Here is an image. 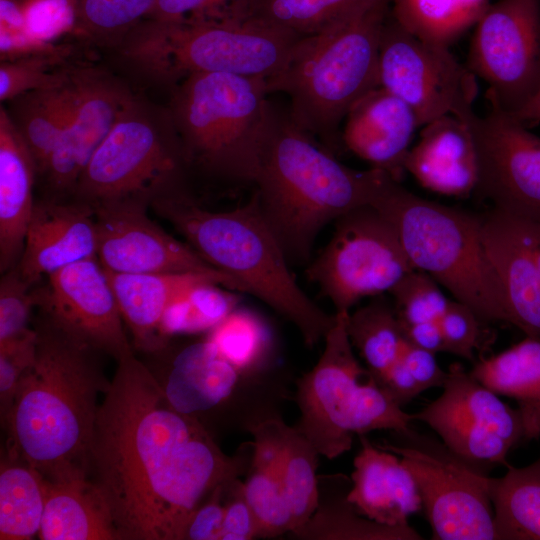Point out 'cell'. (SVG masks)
<instances>
[{
  "label": "cell",
  "mask_w": 540,
  "mask_h": 540,
  "mask_svg": "<svg viewBox=\"0 0 540 540\" xmlns=\"http://www.w3.org/2000/svg\"><path fill=\"white\" fill-rule=\"evenodd\" d=\"M334 223L330 240L306 273L335 312H350L363 298L389 293L415 270L395 228L371 204L347 212Z\"/></svg>",
  "instance_id": "10"
},
{
  "label": "cell",
  "mask_w": 540,
  "mask_h": 540,
  "mask_svg": "<svg viewBox=\"0 0 540 540\" xmlns=\"http://www.w3.org/2000/svg\"><path fill=\"white\" fill-rule=\"evenodd\" d=\"M93 207L97 225V259L106 271L128 274L193 272L229 276L207 263L186 242L174 238L156 224L147 215L148 204L117 201Z\"/></svg>",
  "instance_id": "19"
},
{
  "label": "cell",
  "mask_w": 540,
  "mask_h": 540,
  "mask_svg": "<svg viewBox=\"0 0 540 540\" xmlns=\"http://www.w3.org/2000/svg\"><path fill=\"white\" fill-rule=\"evenodd\" d=\"M36 295L41 316L77 343L116 361L134 352L106 270L97 257L49 275L44 286L36 287Z\"/></svg>",
  "instance_id": "17"
},
{
  "label": "cell",
  "mask_w": 540,
  "mask_h": 540,
  "mask_svg": "<svg viewBox=\"0 0 540 540\" xmlns=\"http://www.w3.org/2000/svg\"><path fill=\"white\" fill-rule=\"evenodd\" d=\"M289 428L279 418H268L251 424L248 427L253 436L250 467L280 476Z\"/></svg>",
  "instance_id": "48"
},
{
  "label": "cell",
  "mask_w": 540,
  "mask_h": 540,
  "mask_svg": "<svg viewBox=\"0 0 540 540\" xmlns=\"http://www.w3.org/2000/svg\"><path fill=\"white\" fill-rule=\"evenodd\" d=\"M267 82L196 72L172 86L167 107L188 168L253 184L270 107Z\"/></svg>",
  "instance_id": "7"
},
{
  "label": "cell",
  "mask_w": 540,
  "mask_h": 540,
  "mask_svg": "<svg viewBox=\"0 0 540 540\" xmlns=\"http://www.w3.org/2000/svg\"><path fill=\"white\" fill-rule=\"evenodd\" d=\"M468 69L491 106L514 115L540 87V0H499L475 25Z\"/></svg>",
  "instance_id": "14"
},
{
  "label": "cell",
  "mask_w": 540,
  "mask_h": 540,
  "mask_svg": "<svg viewBox=\"0 0 540 540\" xmlns=\"http://www.w3.org/2000/svg\"><path fill=\"white\" fill-rule=\"evenodd\" d=\"M26 31L34 38L56 43L64 36H75L76 0H20Z\"/></svg>",
  "instance_id": "46"
},
{
  "label": "cell",
  "mask_w": 540,
  "mask_h": 540,
  "mask_svg": "<svg viewBox=\"0 0 540 540\" xmlns=\"http://www.w3.org/2000/svg\"><path fill=\"white\" fill-rule=\"evenodd\" d=\"M395 228L415 269L484 322H505L504 294L487 256L481 216L423 199L386 174L371 202Z\"/></svg>",
  "instance_id": "6"
},
{
  "label": "cell",
  "mask_w": 540,
  "mask_h": 540,
  "mask_svg": "<svg viewBox=\"0 0 540 540\" xmlns=\"http://www.w3.org/2000/svg\"><path fill=\"white\" fill-rule=\"evenodd\" d=\"M342 144L357 157L387 172L400 182L415 129L419 126L411 107L377 87L361 97L345 117Z\"/></svg>",
  "instance_id": "22"
},
{
  "label": "cell",
  "mask_w": 540,
  "mask_h": 540,
  "mask_svg": "<svg viewBox=\"0 0 540 540\" xmlns=\"http://www.w3.org/2000/svg\"><path fill=\"white\" fill-rule=\"evenodd\" d=\"M373 378L379 387L400 407L422 393L417 381L400 356L387 369Z\"/></svg>",
  "instance_id": "54"
},
{
  "label": "cell",
  "mask_w": 540,
  "mask_h": 540,
  "mask_svg": "<svg viewBox=\"0 0 540 540\" xmlns=\"http://www.w3.org/2000/svg\"><path fill=\"white\" fill-rule=\"evenodd\" d=\"M36 306V285L27 282L16 266L4 272L0 280V344L16 340L33 329L29 322Z\"/></svg>",
  "instance_id": "45"
},
{
  "label": "cell",
  "mask_w": 540,
  "mask_h": 540,
  "mask_svg": "<svg viewBox=\"0 0 540 540\" xmlns=\"http://www.w3.org/2000/svg\"><path fill=\"white\" fill-rule=\"evenodd\" d=\"M482 240L504 294L506 323L540 339V221L492 208Z\"/></svg>",
  "instance_id": "20"
},
{
  "label": "cell",
  "mask_w": 540,
  "mask_h": 540,
  "mask_svg": "<svg viewBox=\"0 0 540 540\" xmlns=\"http://www.w3.org/2000/svg\"><path fill=\"white\" fill-rule=\"evenodd\" d=\"M206 340L240 374L258 367L270 347L265 322L253 311L238 307L209 331Z\"/></svg>",
  "instance_id": "40"
},
{
  "label": "cell",
  "mask_w": 540,
  "mask_h": 540,
  "mask_svg": "<svg viewBox=\"0 0 540 540\" xmlns=\"http://www.w3.org/2000/svg\"><path fill=\"white\" fill-rule=\"evenodd\" d=\"M351 478L345 474L318 475V505L309 520L290 533L301 540H422L411 525L390 526L358 512L349 501Z\"/></svg>",
  "instance_id": "29"
},
{
  "label": "cell",
  "mask_w": 540,
  "mask_h": 540,
  "mask_svg": "<svg viewBox=\"0 0 540 540\" xmlns=\"http://www.w3.org/2000/svg\"><path fill=\"white\" fill-rule=\"evenodd\" d=\"M386 174L342 164L270 102L254 194L289 261L306 262L327 224L371 204Z\"/></svg>",
  "instance_id": "3"
},
{
  "label": "cell",
  "mask_w": 540,
  "mask_h": 540,
  "mask_svg": "<svg viewBox=\"0 0 540 540\" xmlns=\"http://www.w3.org/2000/svg\"><path fill=\"white\" fill-rule=\"evenodd\" d=\"M398 443L377 444L397 454L412 473L433 540H495L494 509L487 478L444 444L413 431Z\"/></svg>",
  "instance_id": "11"
},
{
  "label": "cell",
  "mask_w": 540,
  "mask_h": 540,
  "mask_svg": "<svg viewBox=\"0 0 540 540\" xmlns=\"http://www.w3.org/2000/svg\"><path fill=\"white\" fill-rule=\"evenodd\" d=\"M117 362L100 402L88 478L104 496L118 540H184L189 519L216 487L243 473L201 423L176 411L133 353Z\"/></svg>",
  "instance_id": "1"
},
{
  "label": "cell",
  "mask_w": 540,
  "mask_h": 540,
  "mask_svg": "<svg viewBox=\"0 0 540 540\" xmlns=\"http://www.w3.org/2000/svg\"><path fill=\"white\" fill-rule=\"evenodd\" d=\"M470 373L497 395L515 400L525 439H540V339L526 336L495 355L481 356Z\"/></svg>",
  "instance_id": "30"
},
{
  "label": "cell",
  "mask_w": 540,
  "mask_h": 540,
  "mask_svg": "<svg viewBox=\"0 0 540 540\" xmlns=\"http://www.w3.org/2000/svg\"><path fill=\"white\" fill-rule=\"evenodd\" d=\"M230 482L216 487L195 510L186 526L184 540L220 539L225 512V496Z\"/></svg>",
  "instance_id": "51"
},
{
  "label": "cell",
  "mask_w": 540,
  "mask_h": 540,
  "mask_svg": "<svg viewBox=\"0 0 540 540\" xmlns=\"http://www.w3.org/2000/svg\"><path fill=\"white\" fill-rule=\"evenodd\" d=\"M243 492L257 520L259 538L280 536L294 529L293 515L279 475L251 467Z\"/></svg>",
  "instance_id": "42"
},
{
  "label": "cell",
  "mask_w": 540,
  "mask_h": 540,
  "mask_svg": "<svg viewBox=\"0 0 540 540\" xmlns=\"http://www.w3.org/2000/svg\"><path fill=\"white\" fill-rule=\"evenodd\" d=\"M348 313H334L321 356L297 381L300 419L293 427L330 460L352 447L364 387L361 380L370 373L355 356L346 329Z\"/></svg>",
  "instance_id": "15"
},
{
  "label": "cell",
  "mask_w": 540,
  "mask_h": 540,
  "mask_svg": "<svg viewBox=\"0 0 540 540\" xmlns=\"http://www.w3.org/2000/svg\"><path fill=\"white\" fill-rule=\"evenodd\" d=\"M155 1L76 0L74 37L99 46H117L148 17Z\"/></svg>",
  "instance_id": "38"
},
{
  "label": "cell",
  "mask_w": 540,
  "mask_h": 540,
  "mask_svg": "<svg viewBox=\"0 0 540 540\" xmlns=\"http://www.w3.org/2000/svg\"><path fill=\"white\" fill-rule=\"evenodd\" d=\"M392 0H367L314 35L301 39L284 70L267 81L283 92L289 115L302 131L334 153L340 124L351 107L379 87L381 31Z\"/></svg>",
  "instance_id": "5"
},
{
  "label": "cell",
  "mask_w": 540,
  "mask_h": 540,
  "mask_svg": "<svg viewBox=\"0 0 540 540\" xmlns=\"http://www.w3.org/2000/svg\"><path fill=\"white\" fill-rule=\"evenodd\" d=\"M97 257L94 207L73 198L44 197L35 202L24 247L15 265L37 285L73 263Z\"/></svg>",
  "instance_id": "21"
},
{
  "label": "cell",
  "mask_w": 540,
  "mask_h": 540,
  "mask_svg": "<svg viewBox=\"0 0 540 540\" xmlns=\"http://www.w3.org/2000/svg\"><path fill=\"white\" fill-rule=\"evenodd\" d=\"M361 449L354 458L349 501L359 513L378 523L408 526L411 515L423 509L417 483L401 458L359 435Z\"/></svg>",
  "instance_id": "24"
},
{
  "label": "cell",
  "mask_w": 540,
  "mask_h": 540,
  "mask_svg": "<svg viewBox=\"0 0 540 540\" xmlns=\"http://www.w3.org/2000/svg\"><path fill=\"white\" fill-rule=\"evenodd\" d=\"M404 168L421 186L439 194L463 197L475 191L477 159L467 124L451 114L425 124Z\"/></svg>",
  "instance_id": "25"
},
{
  "label": "cell",
  "mask_w": 540,
  "mask_h": 540,
  "mask_svg": "<svg viewBox=\"0 0 540 540\" xmlns=\"http://www.w3.org/2000/svg\"><path fill=\"white\" fill-rule=\"evenodd\" d=\"M401 327L405 340L410 344L434 354L445 352V341L439 321L401 324Z\"/></svg>",
  "instance_id": "55"
},
{
  "label": "cell",
  "mask_w": 540,
  "mask_h": 540,
  "mask_svg": "<svg viewBox=\"0 0 540 540\" xmlns=\"http://www.w3.org/2000/svg\"><path fill=\"white\" fill-rule=\"evenodd\" d=\"M41 540H118L109 506L89 478H44Z\"/></svg>",
  "instance_id": "28"
},
{
  "label": "cell",
  "mask_w": 540,
  "mask_h": 540,
  "mask_svg": "<svg viewBox=\"0 0 540 540\" xmlns=\"http://www.w3.org/2000/svg\"><path fill=\"white\" fill-rule=\"evenodd\" d=\"M134 349L156 354L169 345L160 331L169 304L191 286L209 281L243 292L239 282L226 275L206 273L128 274L106 271ZM244 293V292H243Z\"/></svg>",
  "instance_id": "23"
},
{
  "label": "cell",
  "mask_w": 540,
  "mask_h": 540,
  "mask_svg": "<svg viewBox=\"0 0 540 540\" xmlns=\"http://www.w3.org/2000/svg\"><path fill=\"white\" fill-rule=\"evenodd\" d=\"M36 345L37 332L34 327L26 335L0 344V407L2 419L10 408L22 373L34 360Z\"/></svg>",
  "instance_id": "47"
},
{
  "label": "cell",
  "mask_w": 540,
  "mask_h": 540,
  "mask_svg": "<svg viewBox=\"0 0 540 540\" xmlns=\"http://www.w3.org/2000/svg\"><path fill=\"white\" fill-rule=\"evenodd\" d=\"M71 53V49L57 43H47L32 37L26 29L0 28L1 61L43 55Z\"/></svg>",
  "instance_id": "52"
},
{
  "label": "cell",
  "mask_w": 540,
  "mask_h": 540,
  "mask_svg": "<svg viewBox=\"0 0 540 540\" xmlns=\"http://www.w3.org/2000/svg\"><path fill=\"white\" fill-rule=\"evenodd\" d=\"M319 456L309 440L290 426L280 478L293 515L294 529L291 532L303 526L317 508Z\"/></svg>",
  "instance_id": "39"
},
{
  "label": "cell",
  "mask_w": 540,
  "mask_h": 540,
  "mask_svg": "<svg viewBox=\"0 0 540 540\" xmlns=\"http://www.w3.org/2000/svg\"><path fill=\"white\" fill-rule=\"evenodd\" d=\"M378 73L379 87L408 104L419 126L448 114L462 118L478 92L475 75L447 46L416 37L391 11L381 31Z\"/></svg>",
  "instance_id": "13"
},
{
  "label": "cell",
  "mask_w": 540,
  "mask_h": 540,
  "mask_svg": "<svg viewBox=\"0 0 540 540\" xmlns=\"http://www.w3.org/2000/svg\"><path fill=\"white\" fill-rule=\"evenodd\" d=\"M445 341V352L464 358L473 364L475 351H484L494 341L486 324L467 305L450 300L439 319Z\"/></svg>",
  "instance_id": "44"
},
{
  "label": "cell",
  "mask_w": 540,
  "mask_h": 540,
  "mask_svg": "<svg viewBox=\"0 0 540 540\" xmlns=\"http://www.w3.org/2000/svg\"><path fill=\"white\" fill-rule=\"evenodd\" d=\"M505 467L502 477L487 478L495 540H540V457L524 467Z\"/></svg>",
  "instance_id": "31"
},
{
  "label": "cell",
  "mask_w": 540,
  "mask_h": 540,
  "mask_svg": "<svg viewBox=\"0 0 540 540\" xmlns=\"http://www.w3.org/2000/svg\"><path fill=\"white\" fill-rule=\"evenodd\" d=\"M400 358L407 366L422 392L433 387H442L447 371L438 365L435 354L416 347L405 340Z\"/></svg>",
  "instance_id": "53"
},
{
  "label": "cell",
  "mask_w": 540,
  "mask_h": 540,
  "mask_svg": "<svg viewBox=\"0 0 540 540\" xmlns=\"http://www.w3.org/2000/svg\"><path fill=\"white\" fill-rule=\"evenodd\" d=\"M36 353L22 373L2 420L7 456L50 481L88 478L89 451L100 402L109 387L94 350L43 316L34 326Z\"/></svg>",
  "instance_id": "2"
},
{
  "label": "cell",
  "mask_w": 540,
  "mask_h": 540,
  "mask_svg": "<svg viewBox=\"0 0 540 540\" xmlns=\"http://www.w3.org/2000/svg\"><path fill=\"white\" fill-rule=\"evenodd\" d=\"M513 116L526 127L540 122V87L531 100Z\"/></svg>",
  "instance_id": "56"
},
{
  "label": "cell",
  "mask_w": 540,
  "mask_h": 540,
  "mask_svg": "<svg viewBox=\"0 0 540 540\" xmlns=\"http://www.w3.org/2000/svg\"><path fill=\"white\" fill-rule=\"evenodd\" d=\"M72 114L39 175L49 198H71L91 157L134 94L108 72L72 66Z\"/></svg>",
  "instance_id": "18"
},
{
  "label": "cell",
  "mask_w": 540,
  "mask_h": 540,
  "mask_svg": "<svg viewBox=\"0 0 540 540\" xmlns=\"http://www.w3.org/2000/svg\"><path fill=\"white\" fill-rule=\"evenodd\" d=\"M460 119L475 146V192L494 209L540 221V138L498 107L484 117L472 109Z\"/></svg>",
  "instance_id": "16"
},
{
  "label": "cell",
  "mask_w": 540,
  "mask_h": 540,
  "mask_svg": "<svg viewBox=\"0 0 540 540\" xmlns=\"http://www.w3.org/2000/svg\"><path fill=\"white\" fill-rule=\"evenodd\" d=\"M189 168L168 109L133 96L84 169L71 198L96 206L187 188Z\"/></svg>",
  "instance_id": "9"
},
{
  "label": "cell",
  "mask_w": 540,
  "mask_h": 540,
  "mask_svg": "<svg viewBox=\"0 0 540 540\" xmlns=\"http://www.w3.org/2000/svg\"><path fill=\"white\" fill-rule=\"evenodd\" d=\"M302 38L229 17L176 24L146 19L120 46L131 61L172 86L196 72L228 73L267 82L284 70Z\"/></svg>",
  "instance_id": "8"
},
{
  "label": "cell",
  "mask_w": 540,
  "mask_h": 540,
  "mask_svg": "<svg viewBox=\"0 0 540 540\" xmlns=\"http://www.w3.org/2000/svg\"><path fill=\"white\" fill-rule=\"evenodd\" d=\"M489 0H392L391 14L416 37L449 47L476 25Z\"/></svg>",
  "instance_id": "35"
},
{
  "label": "cell",
  "mask_w": 540,
  "mask_h": 540,
  "mask_svg": "<svg viewBox=\"0 0 540 540\" xmlns=\"http://www.w3.org/2000/svg\"><path fill=\"white\" fill-rule=\"evenodd\" d=\"M367 0H237L223 17L306 37L321 32Z\"/></svg>",
  "instance_id": "33"
},
{
  "label": "cell",
  "mask_w": 540,
  "mask_h": 540,
  "mask_svg": "<svg viewBox=\"0 0 540 540\" xmlns=\"http://www.w3.org/2000/svg\"><path fill=\"white\" fill-rule=\"evenodd\" d=\"M227 495L219 540H251L258 538V523L244 496L243 482L239 478L230 482Z\"/></svg>",
  "instance_id": "49"
},
{
  "label": "cell",
  "mask_w": 540,
  "mask_h": 540,
  "mask_svg": "<svg viewBox=\"0 0 540 540\" xmlns=\"http://www.w3.org/2000/svg\"><path fill=\"white\" fill-rule=\"evenodd\" d=\"M150 208L207 263L237 280L244 293L256 296L293 323L307 346L324 339L335 314H327L299 287L254 193L240 207L210 211L183 188L154 199Z\"/></svg>",
  "instance_id": "4"
},
{
  "label": "cell",
  "mask_w": 540,
  "mask_h": 540,
  "mask_svg": "<svg viewBox=\"0 0 540 540\" xmlns=\"http://www.w3.org/2000/svg\"><path fill=\"white\" fill-rule=\"evenodd\" d=\"M389 293L402 325L439 321L450 301L433 278L417 269L404 276Z\"/></svg>",
  "instance_id": "43"
},
{
  "label": "cell",
  "mask_w": 540,
  "mask_h": 540,
  "mask_svg": "<svg viewBox=\"0 0 540 540\" xmlns=\"http://www.w3.org/2000/svg\"><path fill=\"white\" fill-rule=\"evenodd\" d=\"M8 102L7 111L35 161L39 176L72 114L71 71L61 87L33 90Z\"/></svg>",
  "instance_id": "32"
},
{
  "label": "cell",
  "mask_w": 540,
  "mask_h": 540,
  "mask_svg": "<svg viewBox=\"0 0 540 540\" xmlns=\"http://www.w3.org/2000/svg\"><path fill=\"white\" fill-rule=\"evenodd\" d=\"M237 294L209 281L191 286L165 310L160 325L162 336L169 339L178 334L210 331L237 308Z\"/></svg>",
  "instance_id": "37"
},
{
  "label": "cell",
  "mask_w": 540,
  "mask_h": 540,
  "mask_svg": "<svg viewBox=\"0 0 540 540\" xmlns=\"http://www.w3.org/2000/svg\"><path fill=\"white\" fill-rule=\"evenodd\" d=\"M44 506L42 474L6 456L0 470V539L30 540L38 536Z\"/></svg>",
  "instance_id": "34"
},
{
  "label": "cell",
  "mask_w": 540,
  "mask_h": 540,
  "mask_svg": "<svg viewBox=\"0 0 540 540\" xmlns=\"http://www.w3.org/2000/svg\"><path fill=\"white\" fill-rule=\"evenodd\" d=\"M441 395L413 420L427 424L443 444L478 473L506 466L509 452L525 439L519 410L479 382L462 364L452 363Z\"/></svg>",
  "instance_id": "12"
},
{
  "label": "cell",
  "mask_w": 540,
  "mask_h": 540,
  "mask_svg": "<svg viewBox=\"0 0 540 540\" xmlns=\"http://www.w3.org/2000/svg\"><path fill=\"white\" fill-rule=\"evenodd\" d=\"M35 161L6 108L0 109V269L21 256L34 209Z\"/></svg>",
  "instance_id": "26"
},
{
  "label": "cell",
  "mask_w": 540,
  "mask_h": 540,
  "mask_svg": "<svg viewBox=\"0 0 540 540\" xmlns=\"http://www.w3.org/2000/svg\"><path fill=\"white\" fill-rule=\"evenodd\" d=\"M236 1L156 0L146 19L163 24H176L190 19L218 18L223 16Z\"/></svg>",
  "instance_id": "50"
},
{
  "label": "cell",
  "mask_w": 540,
  "mask_h": 540,
  "mask_svg": "<svg viewBox=\"0 0 540 540\" xmlns=\"http://www.w3.org/2000/svg\"><path fill=\"white\" fill-rule=\"evenodd\" d=\"M168 358L164 378H156L172 408L186 415L220 404L239 379L240 373L206 339Z\"/></svg>",
  "instance_id": "27"
},
{
  "label": "cell",
  "mask_w": 540,
  "mask_h": 540,
  "mask_svg": "<svg viewBox=\"0 0 540 540\" xmlns=\"http://www.w3.org/2000/svg\"><path fill=\"white\" fill-rule=\"evenodd\" d=\"M70 54H43L1 61V102L10 101L33 90L56 88L66 84L72 67L67 64Z\"/></svg>",
  "instance_id": "41"
},
{
  "label": "cell",
  "mask_w": 540,
  "mask_h": 540,
  "mask_svg": "<svg viewBox=\"0 0 540 540\" xmlns=\"http://www.w3.org/2000/svg\"><path fill=\"white\" fill-rule=\"evenodd\" d=\"M346 329L353 348L365 361L373 377L399 357L405 342L393 304L381 295L349 312Z\"/></svg>",
  "instance_id": "36"
}]
</instances>
